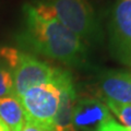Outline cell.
<instances>
[{"label":"cell","mask_w":131,"mask_h":131,"mask_svg":"<svg viewBox=\"0 0 131 131\" xmlns=\"http://www.w3.org/2000/svg\"><path fill=\"white\" fill-rule=\"evenodd\" d=\"M108 106L109 110L116 115V117L120 120V122L129 130H131V105L125 104H116L112 102H105Z\"/></svg>","instance_id":"cell-11"},{"label":"cell","mask_w":131,"mask_h":131,"mask_svg":"<svg viewBox=\"0 0 131 131\" xmlns=\"http://www.w3.org/2000/svg\"><path fill=\"white\" fill-rule=\"evenodd\" d=\"M51 14L83 43L97 44L102 30L96 13L89 0H40Z\"/></svg>","instance_id":"cell-2"},{"label":"cell","mask_w":131,"mask_h":131,"mask_svg":"<svg viewBox=\"0 0 131 131\" xmlns=\"http://www.w3.org/2000/svg\"><path fill=\"white\" fill-rule=\"evenodd\" d=\"M1 58L13 78V95L21 96L28 89L52 82L57 68L16 48H0Z\"/></svg>","instance_id":"cell-3"},{"label":"cell","mask_w":131,"mask_h":131,"mask_svg":"<svg viewBox=\"0 0 131 131\" xmlns=\"http://www.w3.org/2000/svg\"><path fill=\"white\" fill-rule=\"evenodd\" d=\"M109 43L114 57L131 67V0H117L109 22Z\"/></svg>","instance_id":"cell-5"},{"label":"cell","mask_w":131,"mask_h":131,"mask_svg":"<svg viewBox=\"0 0 131 131\" xmlns=\"http://www.w3.org/2000/svg\"><path fill=\"white\" fill-rule=\"evenodd\" d=\"M13 95V78L1 58H0V97Z\"/></svg>","instance_id":"cell-10"},{"label":"cell","mask_w":131,"mask_h":131,"mask_svg":"<svg viewBox=\"0 0 131 131\" xmlns=\"http://www.w3.org/2000/svg\"><path fill=\"white\" fill-rule=\"evenodd\" d=\"M52 82L60 91L59 106L52 122V130L77 131L73 124V113L78 98L71 74L68 71L57 69Z\"/></svg>","instance_id":"cell-6"},{"label":"cell","mask_w":131,"mask_h":131,"mask_svg":"<svg viewBox=\"0 0 131 131\" xmlns=\"http://www.w3.org/2000/svg\"><path fill=\"white\" fill-rule=\"evenodd\" d=\"M21 131H52V130L46 129L42 126H38L35 124H31V122H25V125H24Z\"/></svg>","instance_id":"cell-12"},{"label":"cell","mask_w":131,"mask_h":131,"mask_svg":"<svg viewBox=\"0 0 131 131\" xmlns=\"http://www.w3.org/2000/svg\"><path fill=\"white\" fill-rule=\"evenodd\" d=\"M23 28L18 40L23 47L69 66H82L88 47L37 0L23 6Z\"/></svg>","instance_id":"cell-1"},{"label":"cell","mask_w":131,"mask_h":131,"mask_svg":"<svg viewBox=\"0 0 131 131\" xmlns=\"http://www.w3.org/2000/svg\"><path fill=\"white\" fill-rule=\"evenodd\" d=\"M110 118L113 115L105 102L92 97L77 101L73 113V124L77 130L98 131Z\"/></svg>","instance_id":"cell-7"},{"label":"cell","mask_w":131,"mask_h":131,"mask_svg":"<svg viewBox=\"0 0 131 131\" xmlns=\"http://www.w3.org/2000/svg\"><path fill=\"white\" fill-rule=\"evenodd\" d=\"M0 131H10L9 127L2 121V119H0Z\"/></svg>","instance_id":"cell-13"},{"label":"cell","mask_w":131,"mask_h":131,"mask_svg":"<svg viewBox=\"0 0 131 131\" xmlns=\"http://www.w3.org/2000/svg\"><path fill=\"white\" fill-rule=\"evenodd\" d=\"M18 98L22 105L25 122L52 130V122L60 101V91L54 82L28 89Z\"/></svg>","instance_id":"cell-4"},{"label":"cell","mask_w":131,"mask_h":131,"mask_svg":"<svg viewBox=\"0 0 131 131\" xmlns=\"http://www.w3.org/2000/svg\"><path fill=\"white\" fill-rule=\"evenodd\" d=\"M104 102L131 105V73L126 71H105L98 81Z\"/></svg>","instance_id":"cell-8"},{"label":"cell","mask_w":131,"mask_h":131,"mask_svg":"<svg viewBox=\"0 0 131 131\" xmlns=\"http://www.w3.org/2000/svg\"><path fill=\"white\" fill-rule=\"evenodd\" d=\"M0 119L9 127L10 131H21L25 125L22 105L14 95L0 97Z\"/></svg>","instance_id":"cell-9"}]
</instances>
